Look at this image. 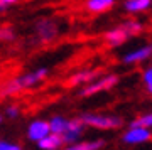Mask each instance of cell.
I'll use <instances>...</instances> for the list:
<instances>
[{"mask_svg": "<svg viewBox=\"0 0 152 150\" xmlns=\"http://www.w3.org/2000/svg\"><path fill=\"white\" fill-rule=\"evenodd\" d=\"M46 74H48V69H46V68L36 69V71H32V73H27V74H22V76H19V78H15L14 81L7 83L2 93H4V95H14V93H19V91H22V90L31 88V86H34L36 83H39Z\"/></svg>", "mask_w": 152, "mask_h": 150, "instance_id": "6da1fadb", "label": "cell"}, {"mask_svg": "<svg viewBox=\"0 0 152 150\" xmlns=\"http://www.w3.org/2000/svg\"><path fill=\"white\" fill-rule=\"evenodd\" d=\"M80 122L83 125H90L95 128H118L122 125V120L118 117H105V115H93V113H86L80 118Z\"/></svg>", "mask_w": 152, "mask_h": 150, "instance_id": "7a4b0ae2", "label": "cell"}, {"mask_svg": "<svg viewBox=\"0 0 152 150\" xmlns=\"http://www.w3.org/2000/svg\"><path fill=\"white\" fill-rule=\"evenodd\" d=\"M117 81H118V78H117L115 74L105 76V78H102V79H98L96 83H91L90 86H86V88L81 91V95L83 96H90V95H95V93H98V91L110 90L112 86L117 84Z\"/></svg>", "mask_w": 152, "mask_h": 150, "instance_id": "3957f363", "label": "cell"}, {"mask_svg": "<svg viewBox=\"0 0 152 150\" xmlns=\"http://www.w3.org/2000/svg\"><path fill=\"white\" fill-rule=\"evenodd\" d=\"M27 135H29V138L34 140V142H41V140H44L48 135H51L49 123L48 122H42V120H36V122H32V123L29 125Z\"/></svg>", "mask_w": 152, "mask_h": 150, "instance_id": "277c9868", "label": "cell"}, {"mask_svg": "<svg viewBox=\"0 0 152 150\" xmlns=\"http://www.w3.org/2000/svg\"><path fill=\"white\" fill-rule=\"evenodd\" d=\"M83 133V123L80 122V118L78 120H71L69 123H68V128L63 135H61V138H63V143H73L76 140L81 137Z\"/></svg>", "mask_w": 152, "mask_h": 150, "instance_id": "5b68a950", "label": "cell"}, {"mask_svg": "<svg viewBox=\"0 0 152 150\" xmlns=\"http://www.w3.org/2000/svg\"><path fill=\"white\" fill-rule=\"evenodd\" d=\"M152 137V133L147 128H130L124 135V142L127 143H142Z\"/></svg>", "mask_w": 152, "mask_h": 150, "instance_id": "8992f818", "label": "cell"}, {"mask_svg": "<svg viewBox=\"0 0 152 150\" xmlns=\"http://www.w3.org/2000/svg\"><path fill=\"white\" fill-rule=\"evenodd\" d=\"M37 34L42 41H49L56 36V27L51 20H41L37 24Z\"/></svg>", "mask_w": 152, "mask_h": 150, "instance_id": "52a82bcc", "label": "cell"}, {"mask_svg": "<svg viewBox=\"0 0 152 150\" xmlns=\"http://www.w3.org/2000/svg\"><path fill=\"white\" fill-rule=\"evenodd\" d=\"M49 123V130H51V133L53 135H63L66 132V128H68V123H69V120H66V118L63 117H53L51 118V122H48Z\"/></svg>", "mask_w": 152, "mask_h": 150, "instance_id": "ba28073f", "label": "cell"}, {"mask_svg": "<svg viewBox=\"0 0 152 150\" xmlns=\"http://www.w3.org/2000/svg\"><path fill=\"white\" fill-rule=\"evenodd\" d=\"M39 149L41 150H58L63 145V138H61L59 135H48L44 140H41V142H37Z\"/></svg>", "mask_w": 152, "mask_h": 150, "instance_id": "9c48e42d", "label": "cell"}, {"mask_svg": "<svg viewBox=\"0 0 152 150\" xmlns=\"http://www.w3.org/2000/svg\"><path fill=\"white\" fill-rule=\"evenodd\" d=\"M151 54H152V46H145V47L137 49V51H134V52L127 54V56L124 58V61L125 63H137V61H144V59H147Z\"/></svg>", "mask_w": 152, "mask_h": 150, "instance_id": "30bf717a", "label": "cell"}, {"mask_svg": "<svg viewBox=\"0 0 152 150\" xmlns=\"http://www.w3.org/2000/svg\"><path fill=\"white\" fill-rule=\"evenodd\" d=\"M127 34L122 31V29H113V31H110L107 32V42L110 46H120V44H124L127 41Z\"/></svg>", "mask_w": 152, "mask_h": 150, "instance_id": "8fae6325", "label": "cell"}, {"mask_svg": "<svg viewBox=\"0 0 152 150\" xmlns=\"http://www.w3.org/2000/svg\"><path fill=\"white\" fill-rule=\"evenodd\" d=\"M105 145L103 140H93V142H81V143H75L68 147L66 150H98Z\"/></svg>", "mask_w": 152, "mask_h": 150, "instance_id": "7c38bea8", "label": "cell"}, {"mask_svg": "<svg viewBox=\"0 0 152 150\" xmlns=\"http://www.w3.org/2000/svg\"><path fill=\"white\" fill-rule=\"evenodd\" d=\"M86 5L91 12H103L113 5V0H90Z\"/></svg>", "mask_w": 152, "mask_h": 150, "instance_id": "4fadbf2b", "label": "cell"}, {"mask_svg": "<svg viewBox=\"0 0 152 150\" xmlns=\"http://www.w3.org/2000/svg\"><path fill=\"white\" fill-rule=\"evenodd\" d=\"M93 76H96V71H81V73H78L75 74L73 78L69 79V84L75 86V84H81V83H86L93 78Z\"/></svg>", "mask_w": 152, "mask_h": 150, "instance_id": "5bb4252c", "label": "cell"}, {"mask_svg": "<svg viewBox=\"0 0 152 150\" xmlns=\"http://www.w3.org/2000/svg\"><path fill=\"white\" fill-rule=\"evenodd\" d=\"M151 5L149 0H129L125 2V9L129 12H139V10H144L147 7Z\"/></svg>", "mask_w": 152, "mask_h": 150, "instance_id": "9a60e30c", "label": "cell"}, {"mask_svg": "<svg viewBox=\"0 0 152 150\" xmlns=\"http://www.w3.org/2000/svg\"><path fill=\"white\" fill-rule=\"evenodd\" d=\"M145 127H152V113L151 115H144L139 120L130 123V128H145Z\"/></svg>", "mask_w": 152, "mask_h": 150, "instance_id": "2e32d148", "label": "cell"}, {"mask_svg": "<svg viewBox=\"0 0 152 150\" xmlns=\"http://www.w3.org/2000/svg\"><path fill=\"white\" fill-rule=\"evenodd\" d=\"M122 31H124L127 36H130V34H137V32H140V29H142V25L139 24V22H135V20H129V22H125L124 25L120 27Z\"/></svg>", "mask_w": 152, "mask_h": 150, "instance_id": "e0dca14e", "label": "cell"}, {"mask_svg": "<svg viewBox=\"0 0 152 150\" xmlns=\"http://www.w3.org/2000/svg\"><path fill=\"white\" fill-rule=\"evenodd\" d=\"M0 150H22L17 143H10L5 140H0Z\"/></svg>", "mask_w": 152, "mask_h": 150, "instance_id": "ac0fdd59", "label": "cell"}, {"mask_svg": "<svg viewBox=\"0 0 152 150\" xmlns=\"http://www.w3.org/2000/svg\"><path fill=\"white\" fill-rule=\"evenodd\" d=\"M10 39H14L12 29H0V41H10Z\"/></svg>", "mask_w": 152, "mask_h": 150, "instance_id": "d6986e66", "label": "cell"}, {"mask_svg": "<svg viewBox=\"0 0 152 150\" xmlns=\"http://www.w3.org/2000/svg\"><path fill=\"white\" fill-rule=\"evenodd\" d=\"M144 81H145V84H147V90L152 93V68L144 73Z\"/></svg>", "mask_w": 152, "mask_h": 150, "instance_id": "ffe728a7", "label": "cell"}, {"mask_svg": "<svg viewBox=\"0 0 152 150\" xmlns=\"http://www.w3.org/2000/svg\"><path fill=\"white\" fill-rule=\"evenodd\" d=\"M5 113H7V117H9V118H15L17 115H19V108H15V106H9Z\"/></svg>", "mask_w": 152, "mask_h": 150, "instance_id": "44dd1931", "label": "cell"}, {"mask_svg": "<svg viewBox=\"0 0 152 150\" xmlns=\"http://www.w3.org/2000/svg\"><path fill=\"white\" fill-rule=\"evenodd\" d=\"M14 4H15L14 0H0V10H5V9L12 7Z\"/></svg>", "mask_w": 152, "mask_h": 150, "instance_id": "7402d4cb", "label": "cell"}, {"mask_svg": "<svg viewBox=\"0 0 152 150\" xmlns=\"http://www.w3.org/2000/svg\"><path fill=\"white\" fill-rule=\"evenodd\" d=\"M0 123H2V115H0Z\"/></svg>", "mask_w": 152, "mask_h": 150, "instance_id": "603a6c76", "label": "cell"}]
</instances>
